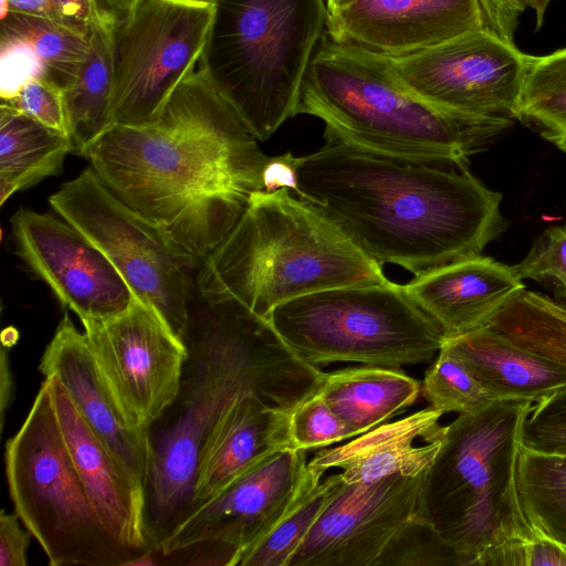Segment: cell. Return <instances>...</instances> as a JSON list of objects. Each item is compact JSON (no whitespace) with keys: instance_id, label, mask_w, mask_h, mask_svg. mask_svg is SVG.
Listing matches in <instances>:
<instances>
[{"instance_id":"1","label":"cell","mask_w":566,"mask_h":566,"mask_svg":"<svg viewBox=\"0 0 566 566\" xmlns=\"http://www.w3.org/2000/svg\"><path fill=\"white\" fill-rule=\"evenodd\" d=\"M202 60L159 119L113 125L81 156L122 201L203 260L262 190L268 158Z\"/></svg>"},{"instance_id":"2","label":"cell","mask_w":566,"mask_h":566,"mask_svg":"<svg viewBox=\"0 0 566 566\" xmlns=\"http://www.w3.org/2000/svg\"><path fill=\"white\" fill-rule=\"evenodd\" d=\"M300 157L297 197L379 265L415 276L480 255L502 234V193L468 168L384 156L324 135Z\"/></svg>"},{"instance_id":"3","label":"cell","mask_w":566,"mask_h":566,"mask_svg":"<svg viewBox=\"0 0 566 566\" xmlns=\"http://www.w3.org/2000/svg\"><path fill=\"white\" fill-rule=\"evenodd\" d=\"M181 339L187 358L178 395L157 420L165 422L150 429V547H158L190 515L200 450L240 395L253 392L292 411L318 391L325 375L298 356L266 317L233 298L209 302L196 291Z\"/></svg>"},{"instance_id":"4","label":"cell","mask_w":566,"mask_h":566,"mask_svg":"<svg viewBox=\"0 0 566 566\" xmlns=\"http://www.w3.org/2000/svg\"><path fill=\"white\" fill-rule=\"evenodd\" d=\"M325 123L324 135L370 153L429 165L468 168L513 118H474L439 108L399 78L387 56L319 40L296 107Z\"/></svg>"},{"instance_id":"5","label":"cell","mask_w":566,"mask_h":566,"mask_svg":"<svg viewBox=\"0 0 566 566\" xmlns=\"http://www.w3.org/2000/svg\"><path fill=\"white\" fill-rule=\"evenodd\" d=\"M390 281L336 224L287 189L254 191L233 228L201 261L196 287L266 317L304 294Z\"/></svg>"},{"instance_id":"6","label":"cell","mask_w":566,"mask_h":566,"mask_svg":"<svg viewBox=\"0 0 566 566\" xmlns=\"http://www.w3.org/2000/svg\"><path fill=\"white\" fill-rule=\"evenodd\" d=\"M533 403L494 400L446 426L423 474L415 514L490 566L501 548L535 538L522 512L517 465Z\"/></svg>"},{"instance_id":"7","label":"cell","mask_w":566,"mask_h":566,"mask_svg":"<svg viewBox=\"0 0 566 566\" xmlns=\"http://www.w3.org/2000/svg\"><path fill=\"white\" fill-rule=\"evenodd\" d=\"M201 60L261 142L296 115L306 70L326 27L323 0H216Z\"/></svg>"},{"instance_id":"8","label":"cell","mask_w":566,"mask_h":566,"mask_svg":"<svg viewBox=\"0 0 566 566\" xmlns=\"http://www.w3.org/2000/svg\"><path fill=\"white\" fill-rule=\"evenodd\" d=\"M6 475L14 512L52 566H128L139 553L102 522L69 453L45 378L8 440Z\"/></svg>"},{"instance_id":"9","label":"cell","mask_w":566,"mask_h":566,"mask_svg":"<svg viewBox=\"0 0 566 566\" xmlns=\"http://www.w3.org/2000/svg\"><path fill=\"white\" fill-rule=\"evenodd\" d=\"M268 319L304 360L401 368L431 360L446 336L403 285H350L286 301Z\"/></svg>"},{"instance_id":"10","label":"cell","mask_w":566,"mask_h":566,"mask_svg":"<svg viewBox=\"0 0 566 566\" xmlns=\"http://www.w3.org/2000/svg\"><path fill=\"white\" fill-rule=\"evenodd\" d=\"M53 211L116 268L134 296L181 338L201 259L122 201L90 166L49 198Z\"/></svg>"},{"instance_id":"11","label":"cell","mask_w":566,"mask_h":566,"mask_svg":"<svg viewBox=\"0 0 566 566\" xmlns=\"http://www.w3.org/2000/svg\"><path fill=\"white\" fill-rule=\"evenodd\" d=\"M214 7L190 0H139L112 30L114 125L156 123L201 59Z\"/></svg>"},{"instance_id":"12","label":"cell","mask_w":566,"mask_h":566,"mask_svg":"<svg viewBox=\"0 0 566 566\" xmlns=\"http://www.w3.org/2000/svg\"><path fill=\"white\" fill-rule=\"evenodd\" d=\"M527 56L483 28L388 59L408 88L439 108L474 118H513Z\"/></svg>"},{"instance_id":"13","label":"cell","mask_w":566,"mask_h":566,"mask_svg":"<svg viewBox=\"0 0 566 566\" xmlns=\"http://www.w3.org/2000/svg\"><path fill=\"white\" fill-rule=\"evenodd\" d=\"M93 357L126 418L150 431L174 403L187 348L155 308L134 298L124 312L83 319Z\"/></svg>"},{"instance_id":"14","label":"cell","mask_w":566,"mask_h":566,"mask_svg":"<svg viewBox=\"0 0 566 566\" xmlns=\"http://www.w3.org/2000/svg\"><path fill=\"white\" fill-rule=\"evenodd\" d=\"M423 474L342 480L287 566H374L390 537L415 514Z\"/></svg>"},{"instance_id":"15","label":"cell","mask_w":566,"mask_h":566,"mask_svg":"<svg viewBox=\"0 0 566 566\" xmlns=\"http://www.w3.org/2000/svg\"><path fill=\"white\" fill-rule=\"evenodd\" d=\"M11 229L19 256L81 321L117 315L133 303L116 268L61 217L20 208Z\"/></svg>"},{"instance_id":"16","label":"cell","mask_w":566,"mask_h":566,"mask_svg":"<svg viewBox=\"0 0 566 566\" xmlns=\"http://www.w3.org/2000/svg\"><path fill=\"white\" fill-rule=\"evenodd\" d=\"M307 451L280 450L189 515L157 548L165 556L198 542H222L240 555L291 509L311 480ZM240 558V556H239ZM239 560V559H238Z\"/></svg>"},{"instance_id":"17","label":"cell","mask_w":566,"mask_h":566,"mask_svg":"<svg viewBox=\"0 0 566 566\" xmlns=\"http://www.w3.org/2000/svg\"><path fill=\"white\" fill-rule=\"evenodd\" d=\"M489 28L480 0H353L326 17L335 42L387 57L411 54Z\"/></svg>"},{"instance_id":"18","label":"cell","mask_w":566,"mask_h":566,"mask_svg":"<svg viewBox=\"0 0 566 566\" xmlns=\"http://www.w3.org/2000/svg\"><path fill=\"white\" fill-rule=\"evenodd\" d=\"M55 376L75 407L129 478L145 491L153 462L150 431L130 424L67 313L59 323L39 365Z\"/></svg>"},{"instance_id":"19","label":"cell","mask_w":566,"mask_h":566,"mask_svg":"<svg viewBox=\"0 0 566 566\" xmlns=\"http://www.w3.org/2000/svg\"><path fill=\"white\" fill-rule=\"evenodd\" d=\"M50 382L57 423L76 471L108 532L124 546L144 554L146 495L86 423L62 382Z\"/></svg>"},{"instance_id":"20","label":"cell","mask_w":566,"mask_h":566,"mask_svg":"<svg viewBox=\"0 0 566 566\" xmlns=\"http://www.w3.org/2000/svg\"><path fill=\"white\" fill-rule=\"evenodd\" d=\"M290 416L253 392L240 395L200 450L190 515L273 453L293 448Z\"/></svg>"},{"instance_id":"21","label":"cell","mask_w":566,"mask_h":566,"mask_svg":"<svg viewBox=\"0 0 566 566\" xmlns=\"http://www.w3.org/2000/svg\"><path fill=\"white\" fill-rule=\"evenodd\" d=\"M403 289L453 338L486 326L525 285L512 266L480 254L415 276Z\"/></svg>"},{"instance_id":"22","label":"cell","mask_w":566,"mask_h":566,"mask_svg":"<svg viewBox=\"0 0 566 566\" xmlns=\"http://www.w3.org/2000/svg\"><path fill=\"white\" fill-rule=\"evenodd\" d=\"M443 411L432 407L389 423H381L353 440L321 448L307 462L310 470L325 473L342 469L343 482H373L388 475H418L434 460L444 436Z\"/></svg>"},{"instance_id":"23","label":"cell","mask_w":566,"mask_h":566,"mask_svg":"<svg viewBox=\"0 0 566 566\" xmlns=\"http://www.w3.org/2000/svg\"><path fill=\"white\" fill-rule=\"evenodd\" d=\"M444 343L493 400L536 403L566 387V367L489 326L446 338Z\"/></svg>"},{"instance_id":"24","label":"cell","mask_w":566,"mask_h":566,"mask_svg":"<svg viewBox=\"0 0 566 566\" xmlns=\"http://www.w3.org/2000/svg\"><path fill=\"white\" fill-rule=\"evenodd\" d=\"M420 382L399 368L355 366L325 373L318 394L358 436L411 406Z\"/></svg>"},{"instance_id":"25","label":"cell","mask_w":566,"mask_h":566,"mask_svg":"<svg viewBox=\"0 0 566 566\" xmlns=\"http://www.w3.org/2000/svg\"><path fill=\"white\" fill-rule=\"evenodd\" d=\"M70 136L0 105V203L13 193L59 175L73 151Z\"/></svg>"},{"instance_id":"26","label":"cell","mask_w":566,"mask_h":566,"mask_svg":"<svg viewBox=\"0 0 566 566\" xmlns=\"http://www.w3.org/2000/svg\"><path fill=\"white\" fill-rule=\"evenodd\" d=\"M116 19L102 14L90 27L86 59L64 91L73 151H83L114 125L112 30Z\"/></svg>"},{"instance_id":"27","label":"cell","mask_w":566,"mask_h":566,"mask_svg":"<svg viewBox=\"0 0 566 566\" xmlns=\"http://www.w3.org/2000/svg\"><path fill=\"white\" fill-rule=\"evenodd\" d=\"M517 491L534 537L566 548V455L521 447Z\"/></svg>"},{"instance_id":"28","label":"cell","mask_w":566,"mask_h":566,"mask_svg":"<svg viewBox=\"0 0 566 566\" xmlns=\"http://www.w3.org/2000/svg\"><path fill=\"white\" fill-rule=\"evenodd\" d=\"M513 118L566 153V48L527 56Z\"/></svg>"},{"instance_id":"29","label":"cell","mask_w":566,"mask_h":566,"mask_svg":"<svg viewBox=\"0 0 566 566\" xmlns=\"http://www.w3.org/2000/svg\"><path fill=\"white\" fill-rule=\"evenodd\" d=\"M486 326L566 367V304L524 290Z\"/></svg>"},{"instance_id":"30","label":"cell","mask_w":566,"mask_h":566,"mask_svg":"<svg viewBox=\"0 0 566 566\" xmlns=\"http://www.w3.org/2000/svg\"><path fill=\"white\" fill-rule=\"evenodd\" d=\"M0 33L28 43L42 63L45 78L63 91L76 80L88 50V34L29 14L6 12Z\"/></svg>"},{"instance_id":"31","label":"cell","mask_w":566,"mask_h":566,"mask_svg":"<svg viewBox=\"0 0 566 566\" xmlns=\"http://www.w3.org/2000/svg\"><path fill=\"white\" fill-rule=\"evenodd\" d=\"M311 471V480L295 503L272 530L240 555L237 566H287L342 481L339 473L322 481L323 473Z\"/></svg>"},{"instance_id":"32","label":"cell","mask_w":566,"mask_h":566,"mask_svg":"<svg viewBox=\"0 0 566 566\" xmlns=\"http://www.w3.org/2000/svg\"><path fill=\"white\" fill-rule=\"evenodd\" d=\"M374 566H476V558L413 514L390 537Z\"/></svg>"},{"instance_id":"33","label":"cell","mask_w":566,"mask_h":566,"mask_svg":"<svg viewBox=\"0 0 566 566\" xmlns=\"http://www.w3.org/2000/svg\"><path fill=\"white\" fill-rule=\"evenodd\" d=\"M421 395L430 407L444 413L474 412L494 401L469 367L446 343L424 375Z\"/></svg>"},{"instance_id":"34","label":"cell","mask_w":566,"mask_h":566,"mask_svg":"<svg viewBox=\"0 0 566 566\" xmlns=\"http://www.w3.org/2000/svg\"><path fill=\"white\" fill-rule=\"evenodd\" d=\"M290 434L292 447L306 451L358 436L326 405L318 391L291 411Z\"/></svg>"},{"instance_id":"35","label":"cell","mask_w":566,"mask_h":566,"mask_svg":"<svg viewBox=\"0 0 566 566\" xmlns=\"http://www.w3.org/2000/svg\"><path fill=\"white\" fill-rule=\"evenodd\" d=\"M521 442L535 452L566 455V387L533 403Z\"/></svg>"},{"instance_id":"36","label":"cell","mask_w":566,"mask_h":566,"mask_svg":"<svg viewBox=\"0 0 566 566\" xmlns=\"http://www.w3.org/2000/svg\"><path fill=\"white\" fill-rule=\"evenodd\" d=\"M512 269L521 280L566 286V226L545 229L535 238L526 256Z\"/></svg>"},{"instance_id":"37","label":"cell","mask_w":566,"mask_h":566,"mask_svg":"<svg viewBox=\"0 0 566 566\" xmlns=\"http://www.w3.org/2000/svg\"><path fill=\"white\" fill-rule=\"evenodd\" d=\"M1 103L70 136L64 91L46 78L29 81L18 93L10 98L1 99Z\"/></svg>"},{"instance_id":"38","label":"cell","mask_w":566,"mask_h":566,"mask_svg":"<svg viewBox=\"0 0 566 566\" xmlns=\"http://www.w3.org/2000/svg\"><path fill=\"white\" fill-rule=\"evenodd\" d=\"M45 78L42 63L23 40L0 33V96L12 97L29 81Z\"/></svg>"},{"instance_id":"39","label":"cell","mask_w":566,"mask_h":566,"mask_svg":"<svg viewBox=\"0 0 566 566\" xmlns=\"http://www.w3.org/2000/svg\"><path fill=\"white\" fill-rule=\"evenodd\" d=\"M20 517L6 513H0V566H27L28 548L30 537L29 530H23L19 522Z\"/></svg>"},{"instance_id":"40","label":"cell","mask_w":566,"mask_h":566,"mask_svg":"<svg viewBox=\"0 0 566 566\" xmlns=\"http://www.w3.org/2000/svg\"><path fill=\"white\" fill-rule=\"evenodd\" d=\"M168 555L181 557L177 564L182 565L237 566L240 551L227 543L208 541L195 543Z\"/></svg>"},{"instance_id":"41","label":"cell","mask_w":566,"mask_h":566,"mask_svg":"<svg viewBox=\"0 0 566 566\" xmlns=\"http://www.w3.org/2000/svg\"><path fill=\"white\" fill-rule=\"evenodd\" d=\"M300 157L291 151L266 158L261 176L262 190L274 192L287 189L295 196L298 195L297 169Z\"/></svg>"},{"instance_id":"42","label":"cell","mask_w":566,"mask_h":566,"mask_svg":"<svg viewBox=\"0 0 566 566\" xmlns=\"http://www.w3.org/2000/svg\"><path fill=\"white\" fill-rule=\"evenodd\" d=\"M489 28L510 42H514L518 18L524 12L514 0H480Z\"/></svg>"},{"instance_id":"43","label":"cell","mask_w":566,"mask_h":566,"mask_svg":"<svg viewBox=\"0 0 566 566\" xmlns=\"http://www.w3.org/2000/svg\"><path fill=\"white\" fill-rule=\"evenodd\" d=\"M566 566V548L542 538H532L522 545L521 566Z\"/></svg>"},{"instance_id":"44","label":"cell","mask_w":566,"mask_h":566,"mask_svg":"<svg viewBox=\"0 0 566 566\" xmlns=\"http://www.w3.org/2000/svg\"><path fill=\"white\" fill-rule=\"evenodd\" d=\"M64 25L88 34L91 24L103 13L94 0H54Z\"/></svg>"},{"instance_id":"45","label":"cell","mask_w":566,"mask_h":566,"mask_svg":"<svg viewBox=\"0 0 566 566\" xmlns=\"http://www.w3.org/2000/svg\"><path fill=\"white\" fill-rule=\"evenodd\" d=\"M6 12L34 15L64 25L54 0H1V15Z\"/></svg>"},{"instance_id":"46","label":"cell","mask_w":566,"mask_h":566,"mask_svg":"<svg viewBox=\"0 0 566 566\" xmlns=\"http://www.w3.org/2000/svg\"><path fill=\"white\" fill-rule=\"evenodd\" d=\"M0 365V426L2 430L4 426L6 411L9 408L11 400L13 398V379L9 366L8 349L4 345L2 346L1 349Z\"/></svg>"},{"instance_id":"47","label":"cell","mask_w":566,"mask_h":566,"mask_svg":"<svg viewBox=\"0 0 566 566\" xmlns=\"http://www.w3.org/2000/svg\"><path fill=\"white\" fill-rule=\"evenodd\" d=\"M101 13L118 19L128 12L139 0H94Z\"/></svg>"},{"instance_id":"48","label":"cell","mask_w":566,"mask_h":566,"mask_svg":"<svg viewBox=\"0 0 566 566\" xmlns=\"http://www.w3.org/2000/svg\"><path fill=\"white\" fill-rule=\"evenodd\" d=\"M551 0H523L526 7H531L536 14V29L542 27L544 14Z\"/></svg>"},{"instance_id":"49","label":"cell","mask_w":566,"mask_h":566,"mask_svg":"<svg viewBox=\"0 0 566 566\" xmlns=\"http://www.w3.org/2000/svg\"><path fill=\"white\" fill-rule=\"evenodd\" d=\"M353 0H326L327 14H333L345 7H347Z\"/></svg>"},{"instance_id":"50","label":"cell","mask_w":566,"mask_h":566,"mask_svg":"<svg viewBox=\"0 0 566 566\" xmlns=\"http://www.w3.org/2000/svg\"><path fill=\"white\" fill-rule=\"evenodd\" d=\"M555 294L566 303V286L556 287Z\"/></svg>"},{"instance_id":"51","label":"cell","mask_w":566,"mask_h":566,"mask_svg":"<svg viewBox=\"0 0 566 566\" xmlns=\"http://www.w3.org/2000/svg\"><path fill=\"white\" fill-rule=\"evenodd\" d=\"M190 1L200 2V3H209V4H214V2H216V0H190Z\"/></svg>"}]
</instances>
